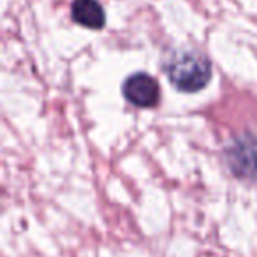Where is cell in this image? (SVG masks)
Wrapping results in <instances>:
<instances>
[{"label": "cell", "mask_w": 257, "mask_h": 257, "mask_svg": "<svg viewBox=\"0 0 257 257\" xmlns=\"http://www.w3.org/2000/svg\"><path fill=\"white\" fill-rule=\"evenodd\" d=\"M224 159L232 176L257 183V138L241 134L234 138L224 150Z\"/></svg>", "instance_id": "2"}, {"label": "cell", "mask_w": 257, "mask_h": 257, "mask_svg": "<svg viewBox=\"0 0 257 257\" xmlns=\"http://www.w3.org/2000/svg\"><path fill=\"white\" fill-rule=\"evenodd\" d=\"M125 100L136 107H155L161 100V86L157 79L147 72H134L121 86Z\"/></svg>", "instance_id": "3"}, {"label": "cell", "mask_w": 257, "mask_h": 257, "mask_svg": "<svg viewBox=\"0 0 257 257\" xmlns=\"http://www.w3.org/2000/svg\"><path fill=\"white\" fill-rule=\"evenodd\" d=\"M162 69L171 85L185 93L206 88L213 74L211 62L196 50H173L162 62Z\"/></svg>", "instance_id": "1"}, {"label": "cell", "mask_w": 257, "mask_h": 257, "mask_svg": "<svg viewBox=\"0 0 257 257\" xmlns=\"http://www.w3.org/2000/svg\"><path fill=\"white\" fill-rule=\"evenodd\" d=\"M71 16L78 25L90 30H100L106 25V13L99 0H74Z\"/></svg>", "instance_id": "4"}]
</instances>
